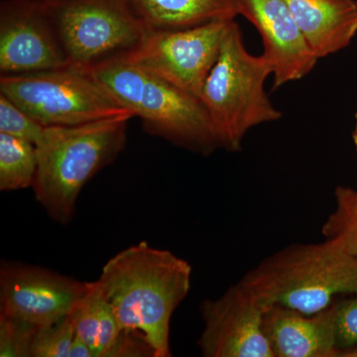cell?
<instances>
[{"mask_svg":"<svg viewBox=\"0 0 357 357\" xmlns=\"http://www.w3.org/2000/svg\"><path fill=\"white\" fill-rule=\"evenodd\" d=\"M45 128L27 112L0 93V132L29 141L36 145L43 136Z\"/></svg>","mask_w":357,"mask_h":357,"instance_id":"ffe728a7","label":"cell"},{"mask_svg":"<svg viewBox=\"0 0 357 357\" xmlns=\"http://www.w3.org/2000/svg\"><path fill=\"white\" fill-rule=\"evenodd\" d=\"M335 208L324 223V236L342 245L357 257V191L337 187Z\"/></svg>","mask_w":357,"mask_h":357,"instance_id":"ac0fdd59","label":"cell"},{"mask_svg":"<svg viewBox=\"0 0 357 357\" xmlns=\"http://www.w3.org/2000/svg\"><path fill=\"white\" fill-rule=\"evenodd\" d=\"M269 76L271 65L264 56L249 53L232 20L199 96L220 148L238 151L250 129L281 119L265 91Z\"/></svg>","mask_w":357,"mask_h":357,"instance_id":"5b68a950","label":"cell"},{"mask_svg":"<svg viewBox=\"0 0 357 357\" xmlns=\"http://www.w3.org/2000/svg\"><path fill=\"white\" fill-rule=\"evenodd\" d=\"M88 70L122 107L139 117L150 135L202 155L220 148L208 112L197 96L121 58Z\"/></svg>","mask_w":357,"mask_h":357,"instance_id":"277c9868","label":"cell"},{"mask_svg":"<svg viewBox=\"0 0 357 357\" xmlns=\"http://www.w3.org/2000/svg\"><path fill=\"white\" fill-rule=\"evenodd\" d=\"M0 93L43 126H74L133 114L88 69L1 75Z\"/></svg>","mask_w":357,"mask_h":357,"instance_id":"8992f818","label":"cell"},{"mask_svg":"<svg viewBox=\"0 0 357 357\" xmlns=\"http://www.w3.org/2000/svg\"><path fill=\"white\" fill-rule=\"evenodd\" d=\"M266 306L243 282L201 305L204 330L198 340L204 357H275L264 331Z\"/></svg>","mask_w":357,"mask_h":357,"instance_id":"30bf717a","label":"cell"},{"mask_svg":"<svg viewBox=\"0 0 357 357\" xmlns=\"http://www.w3.org/2000/svg\"><path fill=\"white\" fill-rule=\"evenodd\" d=\"M36 172L35 144L0 132V190L10 192L32 188Z\"/></svg>","mask_w":357,"mask_h":357,"instance_id":"e0dca14e","label":"cell"},{"mask_svg":"<svg viewBox=\"0 0 357 357\" xmlns=\"http://www.w3.org/2000/svg\"><path fill=\"white\" fill-rule=\"evenodd\" d=\"M241 281L266 307L314 314L340 294L357 295V257L332 239L293 244L268 256Z\"/></svg>","mask_w":357,"mask_h":357,"instance_id":"3957f363","label":"cell"},{"mask_svg":"<svg viewBox=\"0 0 357 357\" xmlns=\"http://www.w3.org/2000/svg\"><path fill=\"white\" fill-rule=\"evenodd\" d=\"M38 328L0 314V356L31 357L33 340Z\"/></svg>","mask_w":357,"mask_h":357,"instance_id":"44dd1931","label":"cell"},{"mask_svg":"<svg viewBox=\"0 0 357 357\" xmlns=\"http://www.w3.org/2000/svg\"><path fill=\"white\" fill-rule=\"evenodd\" d=\"M69 357H93V352L86 342L76 335L70 345Z\"/></svg>","mask_w":357,"mask_h":357,"instance_id":"603a6c76","label":"cell"},{"mask_svg":"<svg viewBox=\"0 0 357 357\" xmlns=\"http://www.w3.org/2000/svg\"><path fill=\"white\" fill-rule=\"evenodd\" d=\"M145 31H167L236 20V0H128Z\"/></svg>","mask_w":357,"mask_h":357,"instance_id":"9a60e30c","label":"cell"},{"mask_svg":"<svg viewBox=\"0 0 357 357\" xmlns=\"http://www.w3.org/2000/svg\"><path fill=\"white\" fill-rule=\"evenodd\" d=\"M354 133H357V112L356 114V126H354Z\"/></svg>","mask_w":357,"mask_h":357,"instance_id":"d4e9b609","label":"cell"},{"mask_svg":"<svg viewBox=\"0 0 357 357\" xmlns=\"http://www.w3.org/2000/svg\"><path fill=\"white\" fill-rule=\"evenodd\" d=\"M238 15H243L261 35L262 55L271 65L274 88L299 81L316 67L312 53L294 20L285 0H236Z\"/></svg>","mask_w":357,"mask_h":357,"instance_id":"7c38bea8","label":"cell"},{"mask_svg":"<svg viewBox=\"0 0 357 357\" xmlns=\"http://www.w3.org/2000/svg\"><path fill=\"white\" fill-rule=\"evenodd\" d=\"M263 331L275 357H338L333 306L314 314L272 305Z\"/></svg>","mask_w":357,"mask_h":357,"instance_id":"4fadbf2b","label":"cell"},{"mask_svg":"<svg viewBox=\"0 0 357 357\" xmlns=\"http://www.w3.org/2000/svg\"><path fill=\"white\" fill-rule=\"evenodd\" d=\"M76 337L70 316L38 328L33 340L31 357H69Z\"/></svg>","mask_w":357,"mask_h":357,"instance_id":"d6986e66","label":"cell"},{"mask_svg":"<svg viewBox=\"0 0 357 357\" xmlns=\"http://www.w3.org/2000/svg\"><path fill=\"white\" fill-rule=\"evenodd\" d=\"M131 116L74 126H46L37 143L35 198L49 217L68 225L86 183L114 163L126 145Z\"/></svg>","mask_w":357,"mask_h":357,"instance_id":"7a4b0ae2","label":"cell"},{"mask_svg":"<svg viewBox=\"0 0 357 357\" xmlns=\"http://www.w3.org/2000/svg\"><path fill=\"white\" fill-rule=\"evenodd\" d=\"M312 53L328 57L347 48L357 34L354 0H285Z\"/></svg>","mask_w":357,"mask_h":357,"instance_id":"5bb4252c","label":"cell"},{"mask_svg":"<svg viewBox=\"0 0 357 357\" xmlns=\"http://www.w3.org/2000/svg\"><path fill=\"white\" fill-rule=\"evenodd\" d=\"M335 310V342L340 351L357 347V297L333 304Z\"/></svg>","mask_w":357,"mask_h":357,"instance_id":"7402d4cb","label":"cell"},{"mask_svg":"<svg viewBox=\"0 0 357 357\" xmlns=\"http://www.w3.org/2000/svg\"><path fill=\"white\" fill-rule=\"evenodd\" d=\"M68 66L91 69L121 57L146 34L128 0H42Z\"/></svg>","mask_w":357,"mask_h":357,"instance_id":"52a82bcc","label":"cell"},{"mask_svg":"<svg viewBox=\"0 0 357 357\" xmlns=\"http://www.w3.org/2000/svg\"><path fill=\"white\" fill-rule=\"evenodd\" d=\"M232 20L147 32L139 44L119 58L199 98Z\"/></svg>","mask_w":357,"mask_h":357,"instance_id":"ba28073f","label":"cell"},{"mask_svg":"<svg viewBox=\"0 0 357 357\" xmlns=\"http://www.w3.org/2000/svg\"><path fill=\"white\" fill-rule=\"evenodd\" d=\"M69 316L77 337L91 347L93 357H112L124 330L96 281Z\"/></svg>","mask_w":357,"mask_h":357,"instance_id":"2e32d148","label":"cell"},{"mask_svg":"<svg viewBox=\"0 0 357 357\" xmlns=\"http://www.w3.org/2000/svg\"><path fill=\"white\" fill-rule=\"evenodd\" d=\"M42 0L0 4V73L22 75L67 67Z\"/></svg>","mask_w":357,"mask_h":357,"instance_id":"8fae6325","label":"cell"},{"mask_svg":"<svg viewBox=\"0 0 357 357\" xmlns=\"http://www.w3.org/2000/svg\"><path fill=\"white\" fill-rule=\"evenodd\" d=\"M352 138H354V145H356V149L357 152V133L352 134Z\"/></svg>","mask_w":357,"mask_h":357,"instance_id":"cb8c5ba5","label":"cell"},{"mask_svg":"<svg viewBox=\"0 0 357 357\" xmlns=\"http://www.w3.org/2000/svg\"><path fill=\"white\" fill-rule=\"evenodd\" d=\"M91 282H83L23 263L0 267V314L37 328L69 316Z\"/></svg>","mask_w":357,"mask_h":357,"instance_id":"9c48e42d","label":"cell"},{"mask_svg":"<svg viewBox=\"0 0 357 357\" xmlns=\"http://www.w3.org/2000/svg\"><path fill=\"white\" fill-rule=\"evenodd\" d=\"M191 279L189 262L141 241L110 258L96 282L121 328L140 333L155 357H170L171 319Z\"/></svg>","mask_w":357,"mask_h":357,"instance_id":"6da1fadb","label":"cell"}]
</instances>
